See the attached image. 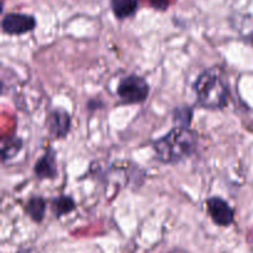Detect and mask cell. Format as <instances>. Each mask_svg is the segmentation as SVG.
Returning <instances> with one entry per match:
<instances>
[{
	"label": "cell",
	"instance_id": "6",
	"mask_svg": "<svg viewBox=\"0 0 253 253\" xmlns=\"http://www.w3.org/2000/svg\"><path fill=\"white\" fill-rule=\"evenodd\" d=\"M47 127L49 133L54 138H64L69 133L72 127L71 114L63 108H56L51 110L47 118Z\"/></svg>",
	"mask_w": 253,
	"mask_h": 253
},
{
	"label": "cell",
	"instance_id": "9",
	"mask_svg": "<svg viewBox=\"0 0 253 253\" xmlns=\"http://www.w3.org/2000/svg\"><path fill=\"white\" fill-rule=\"evenodd\" d=\"M46 200L42 197L35 195V197L30 198L27 200L26 205H25V211L29 215L30 219L35 222H41L44 219V214H46Z\"/></svg>",
	"mask_w": 253,
	"mask_h": 253
},
{
	"label": "cell",
	"instance_id": "1",
	"mask_svg": "<svg viewBox=\"0 0 253 253\" xmlns=\"http://www.w3.org/2000/svg\"><path fill=\"white\" fill-rule=\"evenodd\" d=\"M197 135L190 128L174 126L165 136L153 142V152L156 158L165 165H175L197 150Z\"/></svg>",
	"mask_w": 253,
	"mask_h": 253
},
{
	"label": "cell",
	"instance_id": "5",
	"mask_svg": "<svg viewBox=\"0 0 253 253\" xmlns=\"http://www.w3.org/2000/svg\"><path fill=\"white\" fill-rule=\"evenodd\" d=\"M205 204L210 217L216 225L226 227L234 222V210L226 200L220 197H211Z\"/></svg>",
	"mask_w": 253,
	"mask_h": 253
},
{
	"label": "cell",
	"instance_id": "7",
	"mask_svg": "<svg viewBox=\"0 0 253 253\" xmlns=\"http://www.w3.org/2000/svg\"><path fill=\"white\" fill-rule=\"evenodd\" d=\"M34 173L39 179H54L58 174L57 169L56 153L52 148H48L34 166Z\"/></svg>",
	"mask_w": 253,
	"mask_h": 253
},
{
	"label": "cell",
	"instance_id": "12",
	"mask_svg": "<svg viewBox=\"0 0 253 253\" xmlns=\"http://www.w3.org/2000/svg\"><path fill=\"white\" fill-rule=\"evenodd\" d=\"M192 118L193 110L189 106H179V108H175L174 111H173V120H174L175 126H179V127L189 128Z\"/></svg>",
	"mask_w": 253,
	"mask_h": 253
},
{
	"label": "cell",
	"instance_id": "13",
	"mask_svg": "<svg viewBox=\"0 0 253 253\" xmlns=\"http://www.w3.org/2000/svg\"><path fill=\"white\" fill-rule=\"evenodd\" d=\"M148 2L157 10H165L168 6V0H148Z\"/></svg>",
	"mask_w": 253,
	"mask_h": 253
},
{
	"label": "cell",
	"instance_id": "3",
	"mask_svg": "<svg viewBox=\"0 0 253 253\" xmlns=\"http://www.w3.org/2000/svg\"><path fill=\"white\" fill-rule=\"evenodd\" d=\"M116 93L123 104H141L150 95V84L143 77L130 74L121 79Z\"/></svg>",
	"mask_w": 253,
	"mask_h": 253
},
{
	"label": "cell",
	"instance_id": "10",
	"mask_svg": "<svg viewBox=\"0 0 253 253\" xmlns=\"http://www.w3.org/2000/svg\"><path fill=\"white\" fill-rule=\"evenodd\" d=\"M76 202L71 195H59L54 198L52 202V210L57 217H62L67 214H71L76 210Z\"/></svg>",
	"mask_w": 253,
	"mask_h": 253
},
{
	"label": "cell",
	"instance_id": "11",
	"mask_svg": "<svg viewBox=\"0 0 253 253\" xmlns=\"http://www.w3.org/2000/svg\"><path fill=\"white\" fill-rule=\"evenodd\" d=\"M22 150V140L20 137L2 138L1 142V160L6 162L14 158Z\"/></svg>",
	"mask_w": 253,
	"mask_h": 253
},
{
	"label": "cell",
	"instance_id": "4",
	"mask_svg": "<svg viewBox=\"0 0 253 253\" xmlns=\"http://www.w3.org/2000/svg\"><path fill=\"white\" fill-rule=\"evenodd\" d=\"M36 27V19L32 15L10 12L4 16L1 29L7 35H24Z\"/></svg>",
	"mask_w": 253,
	"mask_h": 253
},
{
	"label": "cell",
	"instance_id": "2",
	"mask_svg": "<svg viewBox=\"0 0 253 253\" xmlns=\"http://www.w3.org/2000/svg\"><path fill=\"white\" fill-rule=\"evenodd\" d=\"M194 93L198 105L209 110H222L230 99V90L224 74L217 67L207 69L195 81Z\"/></svg>",
	"mask_w": 253,
	"mask_h": 253
},
{
	"label": "cell",
	"instance_id": "8",
	"mask_svg": "<svg viewBox=\"0 0 253 253\" xmlns=\"http://www.w3.org/2000/svg\"><path fill=\"white\" fill-rule=\"evenodd\" d=\"M110 6L116 19L124 20L133 16L137 11V0H110Z\"/></svg>",
	"mask_w": 253,
	"mask_h": 253
}]
</instances>
